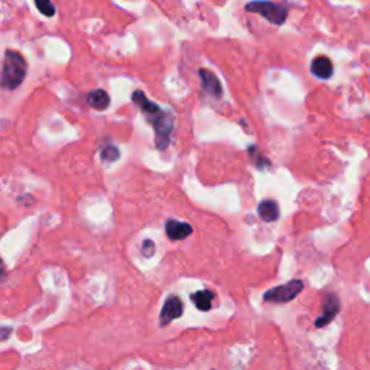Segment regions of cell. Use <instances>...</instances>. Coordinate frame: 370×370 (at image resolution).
<instances>
[{"mask_svg":"<svg viewBox=\"0 0 370 370\" xmlns=\"http://www.w3.org/2000/svg\"><path fill=\"white\" fill-rule=\"evenodd\" d=\"M87 103L96 110H104L110 104V96L104 90H94L87 96Z\"/></svg>","mask_w":370,"mask_h":370,"instance_id":"cell-11","label":"cell"},{"mask_svg":"<svg viewBox=\"0 0 370 370\" xmlns=\"http://www.w3.org/2000/svg\"><path fill=\"white\" fill-rule=\"evenodd\" d=\"M257 213L263 221L272 223L279 217V207L273 200H265L259 204Z\"/></svg>","mask_w":370,"mask_h":370,"instance_id":"cell-10","label":"cell"},{"mask_svg":"<svg viewBox=\"0 0 370 370\" xmlns=\"http://www.w3.org/2000/svg\"><path fill=\"white\" fill-rule=\"evenodd\" d=\"M200 77H201V84H202V88L205 90V93H208L210 96H214V97L221 96V84L214 72L201 68Z\"/></svg>","mask_w":370,"mask_h":370,"instance_id":"cell-7","label":"cell"},{"mask_svg":"<svg viewBox=\"0 0 370 370\" xmlns=\"http://www.w3.org/2000/svg\"><path fill=\"white\" fill-rule=\"evenodd\" d=\"M304 289V284L303 281L294 279L285 285H279L272 288L270 291H268L263 295V300L266 303H276V304H285L292 301L294 298H297Z\"/></svg>","mask_w":370,"mask_h":370,"instance_id":"cell-4","label":"cell"},{"mask_svg":"<svg viewBox=\"0 0 370 370\" xmlns=\"http://www.w3.org/2000/svg\"><path fill=\"white\" fill-rule=\"evenodd\" d=\"M249 153L253 156V162L256 164V167H257V168H263L265 165H268V159H266L265 156H262L256 148H250Z\"/></svg>","mask_w":370,"mask_h":370,"instance_id":"cell-15","label":"cell"},{"mask_svg":"<svg viewBox=\"0 0 370 370\" xmlns=\"http://www.w3.org/2000/svg\"><path fill=\"white\" fill-rule=\"evenodd\" d=\"M183 311H184L183 301L177 295L168 297L164 304V308L161 311V315H159V325L167 327L171 321L180 318L183 315Z\"/></svg>","mask_w":370,"mask_h":370,"instance_id":"cell-5","label":"cell"},{"mask_svg":"<svg viewBox=\"0 0 370 370\" xmlns=\"http://www.w3.org/2000/svg\"><path fill=\"white\" fill-rule=\"evenodd\" d=\"M133 103L137 106V109L146 116L148 122L152 123L155 129L156 136V146L159 151H165L169 145L171 133L174 130V118L172 115L164 112L159 106H156L153 101H151L143 91L136 90L132 94Z\"/></svg>","mask_w":370,"mask_h":370,"instance_id":"cell-1","label":"cell"},{"mask_svg":"<svg viewBox=\"0 0 370 370\" xmlns=\"http://www.w3.org/2000/svg\"><path fill=\"white\" fill-rule=\"evenodd\" d=\"M165 230H167V236L175 242L183 240L192 233V227L188 223H181L178 220H168Z\"/></svg>","mask_w":370,"mask_h":370,"instance_id":"cell-8","label":"cell"},{"mask_svg":"<svg viewBox=\"0 0 370 370\" xmlns=\"http://www.w3.org/2000/svg\"><path fill=\"white\" fill-rule=\"evenodd\" d=\"M311 71L315 77H318L321 80H328L334 72V67H333V62L330 61V58L317 57L311 62Z\"/></svg>","mask_w":370,"mask_h":370,"instance_id":"cell-9","label":"cell"},{"mask_svg":"<svg viewBox=\"0 0 370 370\" xmlns=\"http://www.w3.org/2000/svg\"><path fill=\"white\" fill-rule=\"evenodd\" d=\"M120 156V152L116 146L113 145H107L103 148V152H101V158L103 161H107V162H115L116 159H119Z\"/></svg>","mask_w":370,"mask_h":370,"instance_id":"cell-14","label":"cell"},{"mask_svg":"<svg viewBox=\"0 0 370 370\" xmlns=\"http://www.w3.org/2000/svg\"><path fill=\"white\" fill-rule=\"evenodd\" d=\"M245 9H246L247 12L262 15L268 22H270L273 25H282V23H285L286 16H288V9L286 7H284V6H281L278 3L269 1V0H253V1H249Z\"/></svg>","mask_w":370,"mask_h":370,"instance_id":"cell-3","label":"cell"},{"mask_svg":"<svg viewBox=\"0 0 370 370\" xmlns=\"http://www.w3.org/2000/svg\"><path fill=\"white\" fill-rule=\"evenodd\" d=\"M338 309H340V303H338L337 295L328 294V295L324 298L322 315L315 321V327L321 328V327H325L327 324H330V322L334 320V317L338 314Z\"/></svg>","mask_w":370,"mask_h":370,"instance_id":"cell-6","label":"cell"},{"mask_svg":"<svg viewBox=\"0 0 370 370\" xmlns=\"http://www.w3.org/2000/svg\"><path fill=\"white\" fill-rule=\"evenodd\" d=\"M12 334V327H0V341L9 338Z\"/></svg>","mask_w":370,"mask_h":370,"instance_id":"cell-17","label":"cell"},{"mask_svg":"<svg viewBox=\"0 0 370 370\" xmlns=\"http://www.w3.org/2000/svg\"><path fill=\"white\" fill-rule=\"evenodd\" d=\"M142 253L145 257H151L155 253V243L152 240H145L142 245Z\"/></svg>","mask_w":370,"mask_h":370,"instance_id":"cell-16","label":"cell"},{"mask_svg":"<svg viewBox=\"0 0 370 370\" xmlns=\"http://www.w3.org/2000/svg\"><path fill=\"white\" fill-rule=\"evenodd\" d=\"M213 300H214V294L208 289L200 291L191 295V301L200 311H210L213 305Z\"/></svg>","mask_w":370,"mask_h":370,"instance_id":"cell-12","label":"cell"},{"mask_svg":"<svg viewBox=\"0 0 370 370\" xmlns=\"http://www.w3.org/2000/svg\"><path fill=\"white\" fill-rule=\"evenodd\" d=\"M28 72V64L26 60L19 54L17 51H6L4 62L0 74V85L6 90H15L17 88Z\"/></svg>","mask_w":370,"mask_h":370,"instance_id":"cell-2","label":"cell"},{"mask_svg":"<svg viewBox=\"0 0 370 370\" xmlns=\"http://www.w3.org/2000/svg\"><path fill=\"white\" fill-rule=\"evenodd\" d=\"M35 4H36L38 10H39L42 15H45V16H48V17H51V16L55 15V6L52 4L51 0H35Z\"/></svg>","mask_w":370,"mask_h":370,"instance_id":"cell-13","label":"cell"},{"mask_svg":"<svg viewBox=\"0 0 370 370\" xmlns=\"http://www.w3.org/2000/svg\"><path fill=\"white\" fill-rule=\"evenodd\" d=\"M6 276V269H4V265H3V260L0 259V281L4 279Z\"/></svg>","mask_w":370,"mask_h":370,"instance_id":"cell-18","label":"cell"}]
</instances>
